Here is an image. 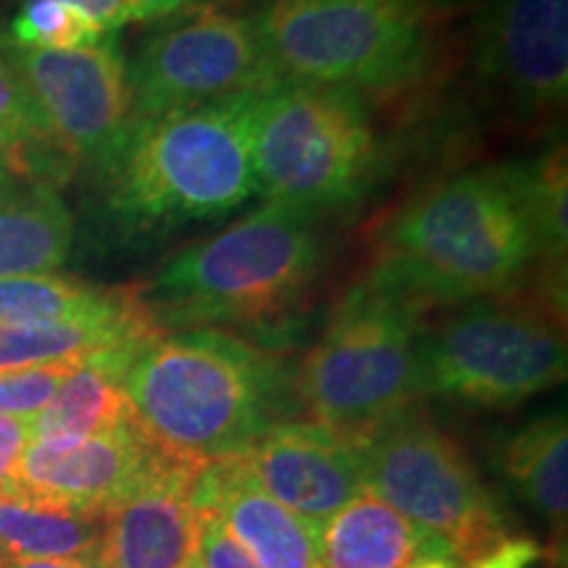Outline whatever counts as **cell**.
Wrapping results in <instances>:
<instances>
[{"mask_svg": "<svg viewBox=\"0 0 568 568\" xmlns=\"http://www.w3.org/2000/svg\"><path fill=\"white\" fill-rule=\"evenodd\" d=\"M74 245V213L48 184L0 190V280L53 274Z\"/></svg>", "mask_w": 568, "mask_h": 568, "instance_id": "obj_19", "label": "cell"}, {"mask_svg": "<svg viewBox=\"0 0 568 568\" xmlns=\"http://www.w3.org/2000/svg\"><path fill=\"white\" fill-rule=\"evenodd\" d=\"M140 351L103 353L77 366L30 418L32 439H84L132 422L122 379Z\"/></svg>", "mask_w": 568, "mask_h": 568, "instance_id": "obj_20", "label": "cell"}, {"mask_svg": "<svg viewBox=\"0 0 568 568\" xmlns=\"http://www.w3.org/2000/svg\"><path fill=\"white\" fill-rule=\"evenodd\" d=\"M537 266V240L500 166L432 182L397 209L372 276L418 308L508 295Z\"/></svg>", "mask_w": 568, "mask_h": 568, "instance_id": "obj_2", "label": "cell"}, {"mask_svg": "<svg viewBox=\"0 0 568 568\" xmlns=\"http://www.w3.org/2000/svg\"><path fill=\"white\" fill-rule=\"evenodd\" d=\"M251 21L280 82L364 98L410 88L429 61L422 0H255Z\"/></svg>", "mask_w": 568, "mask_h": 568, "instance_id": "obj_5", "label": "cell"}, {"mask_svg": "<svg viewBox=\"0 0 568 568\" xmlns=\"http://www.w3.org/2000/svg\"><path fill=\"white\" fill-rule=\"evenodd\" d=\"M134 287H113L98 308L55 322L0 326V372L84 364L103 353L140 351L161 335Z\"/></svg>", "mask_w": 568, "mask_h": 568, "instance_id": "obj_17", "label": "cell"}, {"mask_svg": "<svg viewBox=\"0 0 568 568\" xmlns=\"http://www.w3.org/2000/svg\"><path fill=\"white\" fill-rule=\"evenodd\" d=\"M3 38L32 51H74L98 45L111 34L63 0H24Z\"/></svg>", "mask_w": 568, "mask_h": 568, "instance_id": "obj_25", "label": "cell"}, {"mask_svg": "<svg viewBox=\"0 0 568 568\" xmlns=\"http://www.w3.org/2000/svg\"><path fill=\"white\" fill-rule=\"evenodd\" d=\"M197 558L203 568H261L243 545L230 535L222 518L211 510H197Z\"/></svg>", "mask_w": 568, "mask_h": 568, "instance_id": "obj_27", "label": "cell"}, {"mask_svg": "<svg viewBox=\"0 0 568 568\" xmlns=\"http://www.w3.org/2000/svg\"><path fill=\"white\" fill-rule=\"evenodd\" d=\"M497 471L564 537L568 521V422L564 410L537 416L503 439L495 456Z\"/></svg>", "mask_w": 568, "mask_h": 568, "instance_id": "obj_21", "label": "cell"}, {"mask_svg": "<svg viewBox=\"0 0 568 568\" xmlns=\"http://www.w3.org/2000/svg\"><path fill=\"white\" fill-rule=\"evenodd\" d=\"M542 558V548L529 537H508L485 556L471 560L468 568H531Z\"/></svg>", "mask_w": 568, "mask_h": 568, "instance_id": "obj_28", "label": "cell"}, {"mask_svg": "<svg viewBox=\"0 0 568 568\" xmlns=\"http://www.w3.org/2000/svg\"><path fill=\"white\" fill-rule=\"evenodd\" d=\"M474 63L521 122L558 116L568 98V0H485Z\"/></svg>", "mask_w": 568, "mask_h": 568, "instance_id": "obj_12", "label": "cell"}, {"mask_svg": "<svg viewBox=\"0 0 568 568\" xmlns=\"http://www.w3.org/2000/svg\"><path fill=\"white\" fill-rule=\"evenodd\" d=\"M322 258L316 213L266 203L163 261L138 297L163 332L268 326L297 308Z\"/></svg>", "mask_w": 568, "mask_h": 568, "instance_id": "obj_3", "label": "cell"}, {"mask_svg": "<svg viewBox=\"0 0 568 568\" xmlns=\"http://www.w3.org/2000/svg\"><path fill=\"white\" fill-rule=\"evenodd\" d=\"M122 389L142 435L193 466L245 456L284 422L295 393L276 355L222 329L161 332L134 355Z\"/></svg>", "mask_w": 568, "mask_h": 568, "instance_id": "obj_1", "label": "cell"}, {"mask_svg": "<svg viewBox=\"0 0 568 568\" xmlns=\"http://www.w3.org/2000/svg\"><path fill=\"white\" fill-rule=\"evenodd\" d=\"M24 182H32V174H30V166H27V161L21 159L17 151H11L9 145H3V142H0V190L17 187V184H24Z\"/></svg>", "mask_w": 568, "mask_h": 568, "instance_id": "obj_32", "label": "cell"}, {"mask_svg": "<svg viewBox=\"0 0 568 568\" xmlns=\"http://www.w3.org/2000/svg\"><path fill=\"white\" fill-rule=\"evenodd\" d=\"M166 456L126 422L84 439H30L11 485L77 510L103 516Z\"/></svg>", "mask_w": 568, "mask_h": 568, "instance_id": "obj_13", "label": "cell"}, {"mask_svg": "<svg viewBox=\"0 0 568 568\" xmlns=\"http://www.w3.org/2000/svg\"><path fill=\"white\" fill-rule=\"evenodd\" d=\"M426 556L450 558L435 539L366 487L355 493L318 535L322 568H408Z\"/></svg>", "mask_w": 568, "mask_h": 568, "instance_id": "obj_18", "label": "cell"}, {"mask_svg": "<svg viewBox=\"0 0 568 568\" xmlns=\"http://www.w3.org/2000/svg\"><path fill=\"white\" fill-rule=\"evenodd\" d=\"M245 460L274 500L318 531L366 487L361 445L316 422L274 424Z\"/></svg>", "mask_w": 568, "mask_h": 568, "instance_id": "obj_14", "label": "cell"}, {"mask_svg": "<svg viewBox=\"0 0 568 568\" xmlns=\"http://www.w3.org/2000/svg\"><path fill=\"white\" fill-rule=\"evenodd\" d=\"M113 287H98L63 274H27L0 280V326L55 322L98 308Z\"/></svg>", "mask_w": 568, "mask_h": 568, "instance_id": "obj_23", "label": "cell"}, {"mask_svg": "<svg viewBox=\"0 0 568 568\" xmlns=\"http://www.w3.org/2000/svg\"><path fill=\"white\" fill-rule=\"evenodd\" d=\"M408 568H456V560L445 556H426V558H418L416 564Z\"/></svg>", "mask_w": 568, "mask_h": 568, "instance_id": "obj_34", "label": "cell"}, {"mask_svg": "<svg viewBox=\"0 0 568 568\" xmlns=\"http://www.w3.org/2000/svg\"><path fill=\"white\" fill-rule=\"evenodd\" d=\"M63 3H69L71 9L84 13L105 34H116L130 21H138L130 0H63Z\"/></svg>", "mask_w": 568, "mask_h": 568, "instance_id": "obj_29", "label": "cell"}, {"mask_svg": "<svg viewBox=\"0 0 568 568\" xmlns=\"http://www.w3.org/2000/svg\"><path fill=\"white\" fill-rule=\"evenodd\" d=\"M361 458L366 489L460 564L508 539L506 514L477 466L416 406L372 432L361 443Z\"/></svg>", "mask_w": 568, "mask_h": 568, "instance_id": "obj_9", "label": "cell"}, {"mask_svg": "<svg viewBox=\"0 0 568 568\" xmlns=\"http://www.w3.org/2000/svg\"><path fill=\"white\" fill-rule=\"evenodd\" d=\"M261 95V92H258ZM255 95L134 119L101 172L105 211L124 230L209 222L258 195L251 159Z\"/></svg>", "mask_w": 568, "mask_h": 568, "instance_id": "obj_4", "label": "cell"}, {"mask_svg": "<svg viewBox=\"0 0 568 568\" xmlns=\"http://www.w3.org/2000/svg\"><path fill=\"white\" fill-rule=\"evenodd\" d=\"M0 568H98L90 558H32V560H0Z\"/></svg>", "mask_w": 568, "mask_h": 568, "instance_id": "obj_33", "label": "cell"}, {"mask_svg": "<svg viewBox=\"0 0 568 568\" xmlns=\"http://www.w3.org/2000/svg\"><path fill=\"white\" fill-rule=\"evenodd\" d=\"M101 537L103 516L32 495L17 485L0 489V560H95Z\"/></svg>", "mask_w": 568, "mask_h": 568, "instance_id": "obj_22", "label": "cell"}, {"mask_svg": "<svg viewBox=\"0 0 568 568\" xmlns=\"http://www.w3.org/2000/svg\"><path fill=\"white\" fill-rule=\"evenodd\" d=\"M138 21H159L201 6H216V0H130Z\"/></svg>", "mask_w": 568, "mask_h": 568, "instance_id": "obj_31", "label": "cell"}, {"mask_svg": "<svg viewBox=\"0 0 568 568\" xmlns=\"http://www.w3.org/2000/svg\"><path fill=\"white\" fill-rule=\"evenodd\" d=\"M426 3L437 6V9H447V6H456V3H460V0H426Z\"/></svg>", "mask_w": 568, "mask_h": 568, "instance_id": "obj_35", "label": "cell"}, {"mask_svg": "<svg viewBox=\"0 0 568 568\" xmlns=\"http://www.w3.org/2000/svg\"><path fill=\"white\" fill-rule=\"evenodd\" d=\"M203 466L163 456L103 510L98 568H182L197 548L193 485Z\"/></svg>", "mask_w": 568, "mask_h": 568, "instance_id": "obj_15", "label": "cell"}, {"mask_svg": "<svg viewBox=\"0 0 568 568\" xmlns=\"http://www.w3.org/2000/svg\"><path fill=\"white\" fill-rule=\"evenodd\" d=\"M134 119L166 116L274 88L251 17L201 6L159 19L126 61Z\"/></svg>", "mask_w": 568, "mask_h": 568, "instance_id": "obj_10", "label": "cell"}, {"mask_svg": "<svg viewBox=\"0 0 568 568\" xmlns=\"http://www.w3.org/2000/svg\"><path fill=\"white\" fill-rule=\"evenodd\" d=\"M0 53L24 84L55 151L74 166L103 169L134 124L126 59L113 34L74 51H32L0 34Z\"/></svg>", "mask_w": 568, "mask_h": 568, "instance_id": "obj_11", "label": "cell"}, {"mask_svg": "<svg viewBox=\"0 0 568 568\" xmlns=\"http://www.w3.org/2000/svg\"><path fill=\"white\" fill-rule=\"evenodd\" d=\"M193 506L222 518L261 568H322V531L274 500L253 477L245 456L203 466L193 485Z\"/></svg>", "mask_w": 568, "mask_h": 568, "instance_id": "obj_16", "label": "cell"}, {"mask_svg": "<svg viewBox=\"0 0 568 568\" xmlns=\"http://www.w3.org/2000/svg\"><path fill=\"white\" fill-rule=\"evenodd\" d=\"M80 364H53L0 372V416L32 418L51 403L61 382Z\"/></svg>", "mask_w": 568, "mask_h": 568, "instance_id": "obj_26", "label": "cell"}, {"mask_svg": "<svg viewBox=\"0 0 568 568\" xmlns=\"http://www.w3.org/2000/svg\"><path fill=\"white\" fill-rule=\"evenodd\" d=\"M0 142L17 151L30 166L34 184L55 187L74 172V163L61 155L42 132L24 84L0 53Z\"/></svg>", "mask_w": 568, "mask_h": 568, "instance_id": "obj_24", "label": "cell"}, {"mask_svg": "<svg viewBox=\"0 0 568 568\" xmlns=\"http://www.w3.org/2000/svg\"><path fill=\"white\" fill-rule=\"evenodd\" d=\"M566 318L535 295L464 303L418 337L422 395L514 408L566 379Z\"/></svg>", "mask_w": 568, "mask_h": 568, "instance_id": "obj_8", "label": "cell"}, {"mask_svg": "<svg viewBox=\"0 0 568 568\" xmlns=\"http://www.w3.org/2000/svg\"><path fill=\"white\" fill-rule=\"evenodd\" d=\"M182 568H203L201 558H197V552H193V556H190V560H187V564H184Z\"/></svg>", "mask_w": 568, "mask_h": 568, "instance_id": "obj_36", "label": "cell"}, {"mask_svg": "<svg viewBox=\"0 0 568 568\" xmlns=\"http://www.w3.org/2000/svg\"><path fill=\"white\" fill-rule=\"evenodd\" d=\"M251 159L266 203L322 216L366 193L379 140L355 92L276 82L255 95Z\"/></svg>", "mask_w": 568, "mask_h": 568, "instance_id": "obj_7", "label": "cell"}, {"mask_svg": "<svg viewBox=\"0 0 568 568\" xmlns=\"http://www.w3.org/2000/svg\"><path fill=\"white\" fill-rule=\"evenodd\" d=\"M422 308L368 274L337 305L293 376L311 422L361 445L422 397Z\"/></svg>", "mask_w": 568, "mask_h": 568, "instance_id": "obj_6", "label": "cell"}, {"mask_svg": "<svg viewBox=\"0 0 568 568\" xmlns=\"http://www.w3.org/2000/svg\"><path fill=\"white\" fill-rule=\"evenodd\" d=\"M30 418L0 416V468H9L13 474L17 460L30 445Z\"/></svg>", "mask_w": 568, "mask_h": 568, "instance_id": "obj_30", "label": "cell"}]
</instances>
